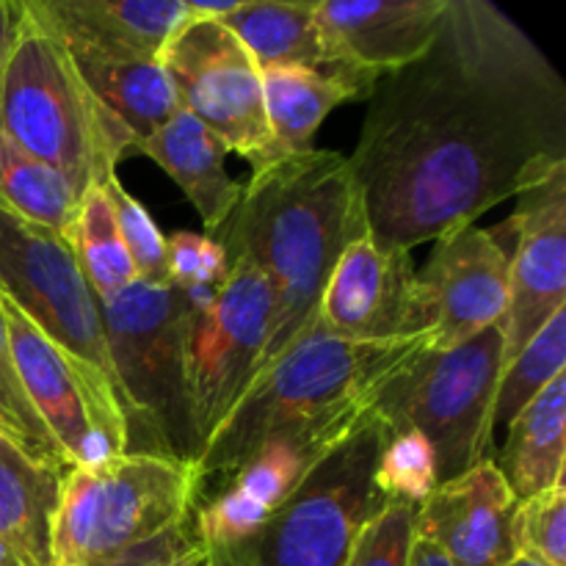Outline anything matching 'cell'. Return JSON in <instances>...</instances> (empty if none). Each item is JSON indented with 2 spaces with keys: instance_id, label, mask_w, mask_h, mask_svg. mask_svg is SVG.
<instances>
[{
  "instance_id": "obj_21",
  "label": "cell",
  "mask_w": 566,
  "mask_h": 566,
  "mask_svg": "<svg viewBox=\"0 0 566 566\" xmlns=\"http://www.w3.org/2000/svg\"><path fill=\"white\" fill-rule=\"evenodd\" d=\"M61 36L160 59L166 44L193 20L188 0H31Z\"/></svg>"
},
{
  "instance_id": "obj_3",
  "label": "cell",
  "mask_w": 566,
  "mask_h": 566,
  "mask_svg": "<svg viewBox=\"0 0 566 566\" xmlns=\"http://www.w3.org/2000/svg\"><path fill=\"white\" fill-rule=\"evenodd\" d=\"M423 346H429V337L396 343L340 340L315 321L249 385L202 448L193 464L199 490L208 481L224 484L269 437L359 420L370 409L376 390Z\"/></svg>"
},
{
  "instance_id": "obj_32",
  "label": "cell",
  "mask_w": 566,
  "mask_h": 566,
  "mask_svg": "<svg viewBox=\"0 0 566 566\" xmlns=\"http://www.w3.org/2000/svg\"><path fill=\"white\" fill-rule=\"evenodd\" d=\"M111 205H114L116 227H119L122 243H125L127 254H130L133 265H136L138 280L153 282V285H169V269H166V238L155 227L153 216L147 213L138 199L122 188V182L111 180L105 182Z\"/></svg>"
},
{
  "instance_id": "obj_38",
  "label": "cell",
  "mask_w": 566,
  "mask_h": 566,
  "mask_svg": "<svg viewBox=\"0 0 566 566\" xmlns=\"http://www.w3.org/2000/svg\"><path fill=\"white\" fill-rule=\"evenodd\" d=\"M0 566H31V564H28L20 553H14L3 539H0Z\"/></svg>"
},
{
  "instance_id": "obj_9",
  "label": "cell",
  "mask_w": 566,
  "mask_h": 566,
  "mask_svg": "<svg viewBox=\"0 0 566 566\" xmlns=\"http://www.w3.org/2000/svg\"><path fill=\"white\" fill-rule=\"evenodd\" d=\"M271 321L274 293L269 280L247 260H232L216 302L191 315L186 387L199 453L258 379Z\"/></svg>"
},
{
  "instance_id": "obj_17",
  "label": "cell",
  "mask_w": 566,
  "mask_h": 566,
  "mask_svg": "<svg viewBox=\"0 0 566 566\" xmlns=\"http://www.w3.org/2000/svg\"><path fill=\"white\" fill-rule=\"evenodd\" d=\"M512 495L495 462L437 484L418 506V536L442 551L451 566H509L514 547Z\"/></svg>"
},
{
  "instance_id": "obj_36",
  "label": "cell",
  "mask_w": 566,
  "mask_h": 566,
  "mask_svg": "<svg viewBox=\"0 0 566 566\" xmlns=\"http://www.w3.org/2000/svg\"><path fill=\"white\" fill-rule=\"evenodd\" d=\"M22 14H25V0H0V83H3L6 64L14 50L17 33H20Z\"/></svg>"
},
{
  "instance_id": "obj_28",
  "label": "cell",
  "mask_w": 566,
  "mask_h": 566,
  "mask_svg": "<svg viewBox=\"0 0 566 566\" xmlns=\"http://www.w3.org/2000/svg\"><path fill=\"white\" fill-rule=\"evenodd\" d=\"M566 307L558 310L528 346L503 368L492 426H509L556 376L566 374Z\"/></svg>"
},
{
  "instance_id": "obj_10",
  "label": "cell",
  "mask_w": 566,
  "mask_h": 566,
  "mask_svg": "<svg viewBox=\"0 0 566 566\" xmlns=\"http://www.w3.org/2000/svg\"><path fill=\"white\" fill-rule=\"evenodd\" d=\"M0 296L116 390L99 302L64 235L0 210Z\"/></svg>"
},
{
  "instance_id": "obj_2",
  "label": "cell",
  "mask_w": 566,
  "mask_h": 566,
  "mask_svg": "<svg viewBox=\"0 0 566 566\" xmlns=\"http://www.w3.org/2000/svg\"><path fill=\"white\" fill-rule=\"evenodd\" d=\"M370 235L348 155L310 149L258 166L235 210L213 232L227 260H247L269 280L274 321L260 370H269L318 321L332 269Z\"/></svg>"
},
{
  "instance_id": "obj_15",
  "label": "cell",
  "mask_w": 566,
  "mask_h": 566,
  "mask_svg": "<svg viewBox=\"0 0 566 566\" xmlns=\"http://www.w3.org/2000/svg\"><path fill=\"white\" fill-rule=\"evenodd\" d=\"M418 287L429 310V348H453L506 321L509 247L495 230L468 224L434 241Z\"/></svg>"
},
{
  "instance_id": "obj_7",
  "label": "cell",
  "mask_w": 566,
  "mask_h": 566,
  "mask_svg": "<svg viewBox=\"0 0 566 566\" xmlns=\"http://www.w3.org/2000/svg\"><path fill=\"white\" fill-rule=\"evenodd\" d=\"M506 329L479 332L453 348L423 346L376 390L370 412L387 431H418L437 459V481L459 479L492 459L497 381Z\"/></svg>"
},
{
  "instance_id": "obj_25",
  "label": "cell",
  "mask_w": 566,
  "mask_h": 566,
  "mask_svg": "<svg viewBox=\"0 0 566 566\" xmlns=\"http://www.w3.org/2000/svg\"><path fill=\"white\" fill-rule=\"evenodd\" d=\"M348 99H365V94L352 83L321 77L315 72L265 70L263 103L271 142L263 164L315 149L313 138L318 133L321 122Z\"/></svg>"
},
{
  "instance_id": "obj_13",
  "label": "cell",
  "mask_w": 566,
  "mask_h": 566,
  "mask_svg": "<svg viewBox=\"0 0 566 566\" xmlns=\"http://www.w3.org/2000/svg\"><path fill=\"white\" fill-rule=\"evenodd\" d=\"M509 249L503 368L566 307V164L542 171L517 193L512 219L495 230Z\"/></svg>"
},
{
  "instance_id": "obj_19",
  "label": "cell",
  "mask_w": 566,
  "mask_h": 566,
  "mask_svg": "<svg viewBox=\"0 0 566 566\" xmlns=\"http://www.w3.org/2000/svg\"><path fill=\"white\" fill-rule=\"evenodd\" d=\"M224 22L260 72L265 70H304L315 72L321 77H335L357 86L365 99L374 92L379 77L357 70L348 64L335 44L326 39L315 20V0H296V3H282V0H241Z\"/></svg>"
},
{
  "instance_id": "obj_39",
  "label": "cell",
  "mask_w": 566,
  "mask_h": 566,
  "mask_svg": "<svg viewBox=\"0 0 566 566\" xmlns=\"http://www.w3.org/2000/svg\"><path fill=\"white\" fill-rule=\"evenodd\" d=\"M509 566H539V564H534V562H528V558H514L512 564Z\"/></svg>"
},
{
  "instance_id": "obj_16",
  "label": "cell",
  "mask_w": 566,
  "mask_h": 566,
  "mask_svg": "<svg viewBox=\"0 0 566 566\" xmlns=\"http://www.w3.org/2000/svg\"><path fill=\"white\" fill-rule=\"evenodd\" d=\"M359 420L269 437L224 484L216 486L205 503H197L193 509V525L205 551H219L258 528L291 495L307 470L324 453H329Z\"/></svg>"
},
{
  "instance_id": "obj_5",
  "label": "cell",
  "mask_w": 566,
  "mask_h": 566,
  "mask_svg": "<svg viewBox=\"0 0 566 566\" xmlns=\"http://www.w3.org/2000/svg\"><path fill=\"white\" fill-rule=\"evenodd\" d=\"M116 396L127 423V451L197 464L188 415L186 346L191 307L175 285L136 280L97 298Z\"/></svg>"
},
{
  "instance_id": "obj_11",
  "label": "cell",
  "mask_w": 566,
  "mask_h": 566,
  "mask_svg": "<svg viewBox=\"0 0 566 566\" xmlns=\"http://www.w3.org/2000/svg\"><path fill=\"white\" fill-rule=\"evenodd\" d=\"M0 304L22 390L72 468H94L122 457L127 423L111 381L50 340L3 296Z\"/></svg>"
},
{
  "instance_id": "obj_24",
  "label": "cell",
  "mask_w": 566,
  "mask_h": 566,
  "mask_svg": "<svg viewBox=\"0 0 566 566\" xmlns=\"http://www.w3.org/2000/svg\"><path fill=\"white\" fill-rule=\"evenodd\" d=\"M64 475L0 437V539L31 566H53V528Z\"/></svg>"
},
{
  "instance_id": "obj_14",
  "label": "cell",
  "mask_w": 566,
  "mask_h": 566,
  "mask_svg": "<svg viewBox=\"0 0 566 566\" xmlns=\"http://www.w3.org/2000/svg\"><path fill=\"white\" fill-rule=\"evenodd\" d=\"M329 335L352 343L429 337L431 321L418 287L412 252L365 235L332 269L318 307Z\"/></svg>"
},
{
  "instance_id": "obj_26",
  "label": "cell",
  "mask_w": 566,
  "mask_h": 566,
  "mask_svg": "<svg viewBox=\"0 0 566 566\" xmlns=\"http://www.w3.org/2000/svg\"><path fill=\"white\" fill-rule=\"evenodd\" d=\"M81 202L64 175L0 136V210L70 238Z\"/></svg>"
},
{
  "instance_id": "obj_6",
  "label": "cell",
  "mask_w": 566,
  "mask_h": 566,
  "mask_svg": "<svg viewBox=\"0 0 566 566\" xmlns=\"http://www.w3.org/2000/svg\"><path fill=\"white\" fill-rule=\"evenodd\" d=\"M385 434L368 409L258 528L205 556L219 566H346L365 525L390 503L376 481Z\"/></svg>"
},
{
  "instance_id": "obj_1",
  "label": "cell",
  "mask_w": 566,
  "mask_h": 566,
  "mask_svg": "<svg viewBox=\"0 0 566 566\" xmlns=\"http://www.w3.org/2000/svg\"><path fill=\"white\" fill-rule=\"evenodd\" d=\"M348 155L368 232L412 252L566 164V83L490 0H448L431 48L379 77Z\"/></svg>"
},
{
  "instance_id": "obj_34",
  "label": "cell",
  "mask_w": 566,
  "mask_h": 566,
  "mask_svg": "<svg viewBox=\"0 0 566 566\" xmlns=\"http://www.w3.org/2000/svg\"><path fill=\"white\" fill-rule=\"evenodd\" d=\"M166 269H169V285H175L177 291L221 287L230 274V260L210 235L180 230L166 238Z\"/></svg>"
},
{
  "instance_id": "obj_29",
  "label": "cell",
  "mask_w": 566,
  "mask_h": 566,
  "mask_svg": "<svg viewBox=\"0 0 566 566\" xmlns=\"http://www.w3.org/2000/svg\"><path fill=\"white\" fill-rule=\"evenodd\" d=\"M0 437L11 442L20 453H25L28 459L42 464V468L59 470V473H70L72 470L66 453L61 451V446L53 440V434L42 423L33 403L28 401L25 390H22L3 304H0Z\"/></svg>"
},
{
  "instance_id": "obj_12",
  "label": "cell",
  "mask_w": 566,
  "mask_h": 566,
  "mask_svg": "<svg viewBox=\"0 0 566 566\" xmlns=\"http://www.w3.org/2000/svg\"><path fill=\"white\" fill-rule=\"evenodd\" d=\"M160 64L182 111L216 133L227 153L263 164L271 142L263 72L224 22L193 17L166 44Z\"/></svg>"
},
{
  "instance_id": "obj_27",
  "label": "cell",
  "mask_w": 566,
  "mask_h": 566,
  "mask_svg": "<svg viewBox=\"0 0 566 566\" xmlns=\"http://www.w3.org/2000/svg\"><path fill=\"white\" fill-rule=\"evenodd\" d=\"M66 241H70L77 265L97 298L116 296L138 280L136 265L122 243L114 205H111L105 186L94 188L83 197Z\"/></svg>"
},
{
  "instance_id": "obj_22",
  "label": "cell",
  "mask_w": 566,
  "mask_h": 566,
  "mask_svg": "<svg viewBox=\"0 0 566 566\" xmlns=\"http://www.w3.org/2000/svg\"><path fill=\"white\" fill-rule=\"evenodd\" d=\"M136 153L153 158L177 186L186 191L205 224V235H213L227 216L235 210L243 186L227 175V147L197 116L177 111L164 127L136 144Z\"/></svg>"
},
{
  "instance_id": "obj_35",
  "label": "cell",
  "mask_w": 566,
  "mask_h": 566,
  "mask_svg": "<svg viewBox=\"0 0 566 566\" xmlns=\"http://www.w3.org/2000/svg\"><path fill=\"white\" fill-rule=\"evenodd\" d=\"M205 558V547L199 542L197 525H193V514L186 523L175 525V528L164 531L155 539L144 542V545L133 547V551L122 553V556L111 558V562L99 566H191Z\"/></svg>"
},
{
  "instance_id": "obj_8",
  "label": "cell",
  "mask_w": 566,
  "mask_h": 566,
  "mask_svg": "<svg viewBox=\"0 0 566 566\" xmlns=\"http://www.w3.org/2000/svg\"><path fill=\"white\" fill-rule=\"evenodd\" d=\"M193 464L149 453H122L94 468H72L61 486L53 528V566H99L197 509Z\"/></svg>"
},
{
  "instance_id": "obj_18",
  "label": "cell",
  "mask_w": 566,
  "mask_h": 566,
  "mask_svg": "<svg viewBox=\"0 0 566 566\" xmlns=\"http://www.w3.org/2000/svg\"><path fill=\"white\" fill-rule=\"evenodd\" d=\"M446 6L448 0H315V20L348 64L385 77L431 48Z\"/></svg>"
},
{
  "instance_id": "obj_33",
  "label": "cell",
  "mask_w": 566,
  "mask_h": 566,
  "mask_svg": "<svg viewBox=\"0 0 566 566\" xmlns=\"http://www.w3.org/2000/svg\"><path fill=\"white\" fill-rule=\"evenodd\" d=\"M418 539V503L390 501L365 525L346 566H409Z\"/></svg>"
},
{
  "instance_id": "obj_4",
  "label": "cell",
  "mask_w": 566,
  "mask_h": 566,
  "mask_svg": "<svg viewBox=\"0 0 566 566\" xmlns=\"http://www.w3.org/2000/svg\"><path fill=\"white\" fill-rule=\"evenodd\" d=\"M0 136L53 166L81 197L114 180L116 164L136 147L31 0L0 83Z\"/></svg>"
},
{
  "instance_id": "obj_41",
  "label": "cell",
  "mask_w": 566,
  "mask_h": 566,
  "mask_svg": "<svg viewBox=\"0 0 566 566\" xmlns=\"http://www.w3.org/2000/svg\"><path fill=\"white\" fill-rule=\"evenodd\" d=\"M191 566H205V558H202V562H199V564H191Z\"/></svg>"
},
{
  "instance_id": "obj_37",
  "label": "cell",
  "mask_w": 566,
  "mask_h": 566,
  "mask_svg": "<svg viewBox=\"0 0 566 566\" xmlns=\"http://www.w3.org/2000/svg\"><path fill=\"white\" fill-rule=\"evenodd\" d=\"M409 566H451L448 564V558L442 556V551L437 545H431V542L426 539H415V547H412V564Z\"/></svg>"
},
{
  "instance_id": "obj_40",
  "label": "cell",
  "mask_w": 566,
  "mask_h": 566,
  "mask_svg": "<svg viewBox=\"0 0 566 566\" xmlns=\"http://www.w3.org/2000/svg\"><path fill=\"white\" fill-rule=\"evenodd\" d=\"M205 566H219V564H216L213 558H208V556H205Z\"/></svg>"
},
{
  "instance_id": "obj_20",
  "label": "cell",
  "mask_w": 566,
  "mask_h": 566,
  "mask_svg": "<svg viewBox=\"0 0 566 566\" xmlns=\"http://www.w3.org/2000/svg\"><path fill=\"white\" fill-rule=\"evenodd\" d=\"M61 42L66 44L94 97L111 114L119 116L136 144L153 136L180 111V99L160 59L130 53V50L99 48L75 36H61Z\"/></svg>"
},
{
  "instance_id": "obj_30",
  "label": "cell",
  "mask_w": 566,
  "mask_h": 566,
  "mask_svg": "<svg viewBox=\"0 0 566 566\" xmlns=\"http://www.w3.org/2000/svg\"><path fill=\"white\" fill-rule=\"evenodd\" d=\"M514 547L539 566H566V481L517 503Z\"/></svg>"
},
{
  "instance_id": "obj_31",
  "label": "cell",
  "mask_w": 566,
  "mask_h": 566,
  "mask_svg": "<svg viewBox=\"0 0 566 566\" xmlns=\"http://www.w3.org/2000/svg\"><path fill=\"white\" fill-rule=\"evenodd\" d=\"M376 481L390 501H409L420 506V501L440 484L434 451L423 440V434L412 429L387 431Z\"/></svg>"
},
{
  "instance_id": "obj_23",
  "label": "cell",
  "mask_w": 566,
  "mask_h": 566,
  "mask_svg": "<svg viewBox=\"0 0 566 566\" xmlns=\"http://www.w3.org/2000/svg\"><path fill=\"white\" fill-rule=\"evenodd\" d=\"M506 429V446L492 462L517 503L566 481V374L556 376Z\"/></svg>"
}]
</instances>
